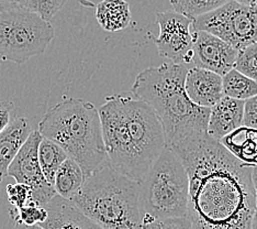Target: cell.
I'll return each mask as SVG.
<instances>
[{
    "label": "cell",
    "instance_id": "cell-1",
    "mask_svg": "<svg viewBox=\"0 0 257 229\" xmlns=\"http://www.w3.org/2000/svg\"><path fill=\"white\" fill-rule=\"evenodd\" d=\"M189 178L187 216L194 229H250L255 209L253 167L208 134L171 146Z\"/></svg>",
    "mask_w": 257,
    "mask_h": 229
},
{
    "label": "cell",
    "instance_id": "cell-2",
    "mask_svg": "<svg viewBox=\"0 0 257 229\" xmlns=\"http://www.w3.org/2000/svg\"><path fill=\"white\" fill-rule=\"evenodd\" d=\"M188 68L174 63L145 68L132 85V95L155 111L168 148L208 134L210 108L192 104L185 92Z\"/></svg>",
    "mask_w": 257,
    "mask_h": 229
},
{
    "label": "cell",
    "instance_id": "cell-3",
    "mask_svg": "<svg viewBox=\"0 0 257 229\" xmlns=\"http://www.w3.org/2000/svg\"><path fill=\"white\" fill-rule=\"evenodd\" d=\"M38 130L60 145L83 170L86 179L107 163L100 116L92 103L64 98L46 111Z\"/></svg>",
    "mask_w": 257,
    "mask_h": 229
},
{
    "label": "cell",
    "instance_id": "cell-4",
    "mask_svg": "<svg viewBox=\"0 0 257 229\" xmlns=\"http://www.w3.org/2000/svg\"><path fill=\"white\" fill-rule=\"evenodd\" d=\"M140 186L108 163L86 179L71 202L102 229H142Z\"/></svg>",
    "mask_w": 257,
    "mask_h": 229
},
{
    "label": "cell",
    "instance_id": "cell-5",
    "mask_svg": "<svg viewBox=\"0 0 257 229\" xmlns=\"http://www.w3.org/2000/svg\"><path fill=\"white\" fill-rule=\"evenodd\" d=\"M140 186L142 219L187 216L189 178L180 158L166 146Z\"/></svg>",
    "mask_w": 257,
    "mask_h": 229
},
{
    "label": "cell",
    "instance_id": "cell-6",
    "mask_svg": "<svg viewBox=\"0 0 257 229\" xmlns=\"http://www.w3.org/2000/svg\"><path fill=\"white\" fill-rule=\"evenodd\" d=\"M50 21L11 3H0V61L23 64L43 54L54 39Z\"/></svg>",
    "mask_w": 257,
    "mask_h": 229
},
{
    "label": "cell",
    "instance_id": "cell-7",
    "mask_svg": "<svg viewBox=\"0 0 257 229\" xmlns=\"http://www.w3.org/2000/svg\"><path fill=\"white\" fill-rule=\"evenodd\" d=\"M101 120L102 138L108 166L133 181H142L148 170L140 158L122 110L118 94L106 97V103L98 109Z\"/></svg>",
    "mask_w": 257,
    "mask_h": 229
},
{
    "label": "cell",
    "instance_id": "cell-8",
    "mask_svg": "<svg viewBox=\"0 0 257 229\" xmlns=\"http://www.w3.org/2000/svg\"><path fill=\"white\" fill-rule=\"evenodd\" d=\"M192 31H206L237 51L257 43V7L229 0L211 13L192 20Z\"/></svg>",
    "mask_w": 257,
    "mask_h": 229
},
{
    "label": "cell",
    "instance_id": "cell-9",
    "mask_svg": "<svg viewBox=\"0 0 257 229\" xmlns=\"http://www.w3.org/2000/svg\"><path fill=\"white\" fill-rule=\"evenodd\" d=\"M125 117L127 130L138 154L149 171L157 158L166 148L163 127L155 111L131 93L118 94Z\"/></svg>",
    "mask_w": 257,
    "mask_h": 229
},
{
    "label": "cell",
    "instance_id": "cell-10",
    "mask_svg": "<svg viewBox=\"0 0 257 229\" xmlns=\"http://www.w3.org/2000/svg\"><path fill=\"white\" fill-rule=\"evenodd\" d=\"M39 130H32L26 142L11 162L7 175L16 183L28 185L31 190V202L44 207L56 195L53 185L45 180L41 171L38 150L42 140Z\"/></svg>",
    "mask_w": 257,
    "mask_h": 229
},
{
    "label": "cell",
    "instance_id": "cell-11",
    "mask_svg": "<svg viewBox=\"0 0 257 229\" xmlns=\"http://www.w3.org/2000/svg\"><path fill=\"white\" fill-rule=\"evenodd\" d=\"M160 27L159 37L154 39L159 54L174 64L190 67L192 60V20L173 9L156 13Z\"/></svg>",
    "mask_w": 257,
    "mask_h": 229
},
{
    "label": "cell",
    "instance_id": "cell-12",
    "mask_svg": "<svg viewBox=\"0 0 257 229\" xmlns=\"http://www.w3.org/2000/svg\"><path fill=\"white\" fill-rule=\"evenodd\" d=\"M192 60L190 67L210 70L220 76L234 68L238 51L206 31H191Z\"/></svg>",
    "mask_w": 257,
    "mask_h": 229
},
{
    "label": "cell",
    "instance_id": "cell-13",
    "mask_svg": "<svg viewBox=\"0 0 257 229\" xmlns=\"http://www.w3.org/2000/svg\"><path fill=\"white\" fill-rule=\"evenodd\" d=\"M185 92L192 104L211 108L223 97L222 76L207 69L189 67L185 79Z\"/></svg>",
    "mask_w": 257,
    "mask_h": 229
},
{
    "label": "cell",
    "instance_id": "cell-14",
    "mask_svg": "<svg viewBox=\"0 0 257 229\" xmlns=\"http://www.w3.org/2000/svg\"><path fill=\"white\" fill-rule=\"evenodd\" d=\"M48 211L43 229H102L75 206L69 199L55 195L45 205Z\"/></svg>",
    "mask_w": 257,
    "mask_h": 229
},
{
    "label": "cell",
    "instance_id": "cell-15",
    "mask_svg": "<svg viewBox=\"0 0 257 229\" xmlns=\"http://www.w3.org/2000/svg\"><path fill=\"white\" fill-rule=\"evenodd\" d=\"M244 102L223 96L210 108L207 132L210 138L220 141L243 126Z\"/></svg>",
    "mask_w": 257,
    "mask_h": 229
},
{
    "label": "cell",
    "instance_id": "cell-16",
    "mask_svg": "<svg viewBox=\"0 0 257 229\" xmlns=\"http://www.w3.org/2000/svg\"><path fill=\"white\" fill-rule=\"evenodd\" d=\"M31 131L28 119L19 117L11 121L10 125L0 133V183L7 176L11 162Z\"/></svg>",
    "mask_w": 257,
    "mask_h": 229
},
{
    "label": "cell",
    "instance_id": "cell-17",
    "mask_svg": "<svg viewBox=\"0 0 257 229\" xmlns=\"http://www.w3.org/2000/svg\"><path fill=\"white\" fill-rule=\"evenodd\" d=\"M220 143L238 161L252 167L257 166L256 129L239 127L222 139Z\"/></svg>",
    "mask_w": 257,
    "mask_h": 229
},
{
    "label": "cell",
    "instance_id": "cell-18",
    "mask_svg": "<svg viewBox=\"0 0 257 229\" xmlns=\"http://www.w3.org/2000/svg\"><path fill=\"white\" fill-rule=\"evenodd\" d=\"M96 19L104 31L124 30L131 22L130 6L125 0H101L97 5Z\"/></svg>",
    "mask_w": 257,
    "mask_h": 229
},
{
    "label": "cell",
    "instance_id": "cell-19",
    "mask_svg": "<svg viewBox=\"0 0 257 229\" xmlns=\"http://www.w3.org/2000/svg\"><path fill=\"white\" fill-rule=\"evenodd\" d=\"M85 181L86 176L83 170L74 160L67 158L57 170L53 187L56 195L71 201L84 185Z\"/></svg>",
    "mask_w": 257,
    "mask_h": 229
},
{
    "label": "cell",
    "instance_id": "cell-20",
    "mask_svg": "<svg viewBox=\"0 0 257 229\" xmlns=\"http://www.w3.org/2000/svg\"><path fill=\"white\" fill-rule=\"evenodd\" d=\"M38 157L41 171H42L45 180L51 185H53L57 170L68 158L67 155L60 145L53 141L42 138L39 144Z\"/></svg>",
    "mask_w": 257,
    "mask_h": 229
},
{
    "label": "cell",
    "instance_id": "cell-21",
    "mask_svg": "<svg viewBox=\"0 0 257 229\" xmlns=\"http://www.w3.org/2000/svg\"><path fill=\"white\" fill-rule=\"evenodd\" d=\"M222 92L223 96L245 102L257 95V82L233 68L222 76Z\"/></svg>",
    "mask_w": 257,
    "mask_h": 229
},
{
    "label": "cell",
    "instance_id": "cell-22",
    "mask_svg": "<svg viewBox=\"0 0 257 229\" xmlns=\"http://www.w3.org/2000/svg\"><path fill=\"white\" fill-rule=\"evenodd\" d=\"M229 0H171L173 10L194 20L202 15L211 13Z\"/></svg>",
    "mask_w": 257,
    "mask_h": 229
},
{
    "label": "cell",
    "instance_id": "cell-23",
    "mask_svg": "<svg viewBox=\"0 0 257 229\" xmlns=\"http://www.w3.org/2000/svg\"><path fill=\"white\" fill-rule=\"evenodd\" d=\"M68 0H0V3H11L26 9L30 13L37 14L42 19L50 21Z\"/></svg>",
    "mask_w": 257,
    "mask_h": 229
},
{
    "label": "cell",
    "instance_id": "cell-24",
    "mask_svg": "<svg viewBox=\"0 0 257 229\" xmlns=\"http://www.w3.org/2000/svg\"><path fill=\"white\" fill-rule=\"evenodd\" d=\"M10 216L16 222H20V224L27 226H34L45 221L48 217V211L40 205L30 202L21 208L10 209Z\"/></svg>",
    "mask_w": 257,
    "mask_h": 229
},
{
    "label": "cell",
    "instance_id": "cell-25",
    "mask_svg": "<svg viewBox=\"0 0 257 229\" xmlns=\"http://www.w3.org/2000/svg\"><path fill=\"white\" fill-rule=\"evenodd\" d=\"M234 69L257 82V43L238 51Z\"/></svg>",
    "mask_w": 257,
    "mask_h": 229
},
{
    "label": "cell",
    "instance_id": "cell-26",
    "mask_svg": "<svg viewBox=\"0 0 257 229\" xmlns=\"http://www.w3.org/2000/svg\"><path fill=\"white\" fill-rule=\"evenodd\" d=\"M142 229H194L188 216L142 219Z\"/></svg>",
    "mask_w": 257,
    "mask_h": 229
},
{
    "label": "cell",
    "instance_id": "cell-27",
    "mask_svg": "<svg viewBox=\"0 0 257 229\" xmlns=\"http://www.w3.org/2000/svg\"><path fill=\"white\" fill-rule=\"evenodd\" d=\"M7 195L9 203L17 209L31 202L30 187L21 183L9 184L7 186Z\"/></svg>",
    "mask_w": 257,
    "mask_h": 229
},
{
    "label": "cell",
    "instance_id": "cell-28",
    "mask_svg": "<svg viewBox=\"0 0 257 229\" xmlns=\"http://www.w3.org/2000/svg\"><path fill=\"white\" fill-rule=\"evenodd\" d=\"M243 126L257 130V95L244 102Z\"/></svg>",
    "mask_w": 257,
    "mask_h": 229
},
{
    "label": "cell",
    "instance_id": "cell-29",
    "mask_svg": "<svg viewBox=\"0 0 257 229\" xmlns=\"http://www.w3.org/2000/svg\"><path fill=\"white\" fill-rule=\"evenodd\" d=\"M15 109L14 103L0 99V133L7 128L11 122V115Z\"/></svg>",
    "mask_w": 257,
    "mask_h": 229
},
{
    "label": "cell",
    "instance_id": "cell-30",
    "mask_svg": "<svg viewBox=\"0 0 257 229\" xmlns=\"http://www.w3.org/2000/svg\"><path fill=\"white\" fill-rule=\"evenodd\" d=\"M252 178H253V183L255 187V209H254V214L252 218V224H250V229H257V166L253 167Z\"/></svg>",
    "mask_w": 257,
    "mask_h": 229
},
{
    "label": "cell",
    "instance_id": "cell-31",
    "mask_svg": "<svg viewBox=\"0 0 257 229\" xmlns=\"http://www.w3.org/2000/svg\"><path fill=\"white\" fill-rule=\"evenodd\" d=\"M234 2L243 6H247V7H257V0H234Z\"/></svg>",
    "mask_w": 257,
    "mask_h": 229
},
{
    "label": "cell",
    "instance_id": "cell-32",
    "mask_svg": "<svg viewBox=\"0 0 257 229\" xmlns=\"http://www.w3.org/2000/svg\"><path fill=\"white\" fill-rule=\"evenodd\" d=\"M13 229H43L42 227H40L39 225H34V226H27L20 224V222H15V226Z\"/></svg>",
    "mask_w": 257,
    "mask_h": 229
}]
</instances>
